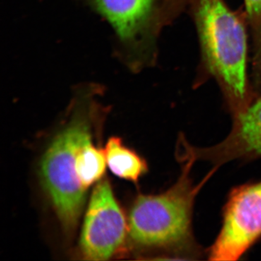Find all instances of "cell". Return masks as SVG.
<instances>
[{"instance_id":"9c48e42d","label":"cell","mask_w":261,"mask_h":261,"mask_svg":"<svg viewBox=\"0 0 261 261\" xmlns=\"http://www.w3.org/2000/svg\"><path fill=\"white\" fill-rule=\"evenodd\" d=\"M104 149L94 145L89 134L81 142L75 158V171L81 185L87 190L89 187L102 179L106 171Z\"/></svg>"},{"instance_id":"8fae6325","label":"cell","mask_w":261,"mask_h":261,"mask_svg":"<svg viewBox=\"0 0 261 261\" xmlns=\"http://www.w3.org/2000/svg\"><path fill=\"white\" fill-rule=\"evenodd\" d=\"M189 2L190 0H168L166 12L170 23L177 18L180 13L188 7Z\"/></svg>"},{"instance_id":"7a4b0ae2","label":"cell","mask_w":261,"mask_h":261,"mask_svg":"<svg viewBox=\"0 0 261 261\" xmlns=\"http://www.w3.org/2000/svg\"><path fill=\"white\" fill-rule=\"evenodd\" d=\"M179 161L181 174L166 191L137 196L128 215V235L138 246L159 252L161 258L199 260L205 253L194 237V205L216 168L195 185L191 176L195 161Z\"/></svg>"},{"instance_id":"5b68a950","label":"cell","mask_w":261,"mask_h":261,"mask_svg":"<svg viewBox=\"0 0 261 261\" xmlns=\"http://www.w3.org/2000/svg\"><path fill=\"white\" fill-rule=\"evenodd\" d=\"M261 238V180L233 187L228 194L210 260H237Z\"/></svg>"},{"instance_id":"277c9868","label":"cell","mask_w":261,"mask_h":261,"mask_svg":"<svg viewBox=\"0 0 261 261\" xmlns=\"http://www.w3.org/2000/svg\"><path fill=\"white\" fill-rule=\"evenodd\" d=\"M112 27L123 63L140 71L155 63L157 39L168 25V0H85Z\"/></svg>"},{"instance_id":"52a82bcc","label":"cell","mask_w":261,"mask_h":261,"mask_svg":"<svg viewBox=\"0 0 261 261\" xmlns=\"http://www.w3.org/2000/svg\"><path fill=\"white\" fill-rule=\"evenodd\" d=\"M231 132L224 140L209 147L190 145L182 137L178 150L182 157L212 163L218 168L230 161L261 158V95L238 116L232 117Z\"/></svg>"},{"instance_id":"6da1fadb","label":"cell","mask_w":261,"mask_h":261,"mask_svg":"<svg viewBox=\"0 0 261 261\" xmlns=\"http://www.w3.org/2000/svg\"><path fill=\"white\" fill-rule=\"evenodd\" d=\"M197 29L201 71L214 78L231 116L245 111L257 97L247 75L246 14L233 11L224 0H190Z\"/></svg>"},{"instance_id":"8992f818","label":"cell","mask_w":261,"mask_h":261,"mask_svg":"<svg viewBox=\"0 0 261 261\" xmlns=\"http://www.w3.org/2000/svg\"><path fill=\"white\" fill-rule=\"evenodd\" d=\"M128 225L109 181L102 179L91 195L84 217L80 250L84 259L106 260L124 243Z\"/></svg>"},{"instance_id":"30bf717a","label":"cell","mask_w":261,"mask_h":261,"mask_svg":"<svg viewBox=\"0 0 261 261\" xmlns=\"http://www.w3.org/2000/svg\"><path fill=\"white\" fill-rule=\"evenodd\" d=\"M247 23L252 36V86L261 93V0H244Z\"/></svg>"},{"instance_id":"3957f363","label":"cell","mask_w":261,"mask_h":261,"mask_svg":"<svg viewBox=\"0 0 261 261\" xmlns=\"http://www.w3.org/2000/svg\"><path fill=\"white\" fill-rule=\"evenodd\" d=\"M98 87L82 86L77 90L68 121L53 138L43 154L40 176L65 232L73 233L83 210L87 190L75 171L77 149L91 134V120L97 112Z\"/></svg>"},{"instance_id":"ba28073f","label":"cell","mask_w":261,"mask_h":261,"mask_svg":"<svg viewBox=\"0 0 261 261\" xmlns=\"http://www.w3.org/2000/svg\"><path fill=\"white\" fill-rule=\"evenodd\" d=\"M104 150L108 167L118 177L137 182L148 171L145 160L126 147L119 137H111Z\"/></svg>"}]
</instances>
